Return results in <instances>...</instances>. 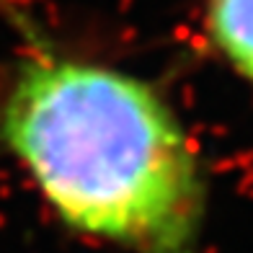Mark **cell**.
I'll return each instance as SVG.
<instances>
[{
  "label": "cell",
  "mask_w": 253,
  "mask_h": 253,
  "mask_svg": "<svg viewBox=\"0 0 253 253\" xmlns=\"http://www.w3.org/2000/svg\"><path fill=\"white\" fill-rule=\"evenodd\" d=\"M10 16L21 44L0 78V158L85 243L202 253L210 170L163 83Z\"/></svg>",
  "instance_id": "obj_1"
},
{
  "label": "cell",
  "mask_w": 253,
  "mask_h": 253,
  "mask_svg": "<svg viewBox=\"0 0 253 253\" xmlns=\"http://www.w3.org/2000/svg\"><path fill=\"white\" fill-rule=\"evenodd\" d=\"M202 44L253 93V0H204Z\"/></svg>",
  "instance_id": "obj_2"
}]
</instances>
